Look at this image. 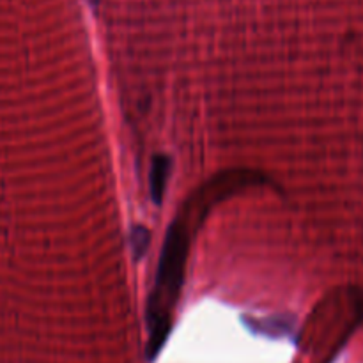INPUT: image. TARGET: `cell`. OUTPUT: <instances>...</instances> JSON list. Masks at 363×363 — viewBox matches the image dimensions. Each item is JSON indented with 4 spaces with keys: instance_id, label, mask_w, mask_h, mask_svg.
Listing matches in <instances>:
<instances>
[{
    "instance_id": "1",
    "label": "cell",
    "mask_w": 363,
    "mask_h": 363,
    "mask_svg": "<svg viewBox=\"0 0 363 363\" xmlns=\"http://www.w3.org/2000/svg\"><path fill=\"white\" fill-rule=\"evenodd\" d=\"M245 326L254 333L266 337H287L293 335L296 328V319L293 315H272V318H243Z\"/></svg>"
},
{
    "instance_id": "2",
    "label": "cell",
    "mask_w": 363,
    "mask_h": 363,
    "mask_svg": "<svg viewBox=\"0 0 363 363\" xmlns=\"http://www.w3.org/2000/svg\"><path fill=\"white\" fill-rule=\"evenodd\" d=\"M170 170V158L167 155H156L152 158L151 176H149V188H151V199L156 204H162L165 195L167 177Z\"/></svg>"
},
{
    "instance_id": "3",
    "label": "cell",
    "mask_w": 363,
    "mask_h": 363,
    "mask_svg": "<svg viewBox=\"0 0 363 363\" xmlns=\"http://www.w3.org/2000/svg\"><path fill=\"white\" fill-rule=\"evenodd\" d=\"M149 243H151V233H149L144 225L131 227L130 245H131V250H133L135 261L144 257L145 250L149 248Z\"/></svg>"
}]
</instances>
